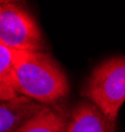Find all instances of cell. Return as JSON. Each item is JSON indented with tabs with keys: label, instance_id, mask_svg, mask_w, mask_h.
Returning a JSON list of instances; mask_svg holds the SVG:
<instances>
[{
	"label": "cell",
	"instance_id": "cell-1",
	"mask_svg": "<svg viewBox=\"0 0 125 132\" xmlns=\"http://www.w3.org/2000/svg\"><path fill=\"white\" fill-rule=\"evenodd\" d=\"M7 86L17 95L51 107L63 101L70 91L69 79L61 66L43 52H25Z\"/></svg>",
	"mask_w": 125,
	"mask_h": 132
},
{
	"label": "cell",
	"instance_id": "cell-2",
	"mask_svg": "<svg viewBox=\"0 0 125 132\" xmlns=\"http://www.w3.org/2000/svg\"><path fill=\"white\" fill-rule=\"evenodd\" d=\"M82 94L111 122L116 123L125 103V57H112L97 65L88 77Z\"/></svg>",
	"mask_w": 125,
	"mask_h": 132
},
{
	"label": "cell",
	"instance_id": "cell-3",
	"mask_svg": "<svg viewBox=\"0 0 125 132\" xmlns=\"http://www.w3.org/2000/svg\"><path fill=\"white\" fill-rule=\"evenodd\" d=\"M0 45L19 52H42L41 29L26 9L12 2H0Z\"/></svg>",
	"mask_w": 125,
	"mask_h": 132
},
{
	"label": "cell",
	"instance_id": "cell-4",
	"mask_svg": "<svg viewBox=\"0 0 125 132\" xmlns=\"http://www.w3.org/2000/svg\"><path fill=\"white\" fill-rule=\"evenodd\" d=\"M43 107V104L21 95L0 101V132H16Z\"/></svg>",
	"mask_w": 125,
	"mask_h": 132
},
{
	"label": "cell",
	"instance_id": "cell-5",
	"mask_svg": "<svg viewBox=\"0 0 125 132\" xmlns=\"http://www.w3.org/2000/svg\"><path fill=\"white\" fill-rule=\"evenodd\" d=\"M116 123L97 110L88 101H82L74 106L69 114L67 132H115Z\"/></svg>",
	"mask_w": 125,
	"mask_h": 132
},
{
	"label": "cell",
	"instance_id": "cell-6",
	"mask_svg": "<svg viewBox=\"0 0 125 132\" xmlns=\"http://www.w3.org/2000/svg\"><path fill=\"white\" fill-rule=\"evenodd\" d=\"M69 115L51 106H45L16 132H67Z\"/></svg>",
	"mask_w": 125,
	"mask_h": 132
},
{
	"label": "cell",
	"instance_id": "cell-7",
	"mask_svg": "<svg viewBox=\"0 0 125 132\" xmlns=\"http://www.w3.org/2000/svg\"><path fill=\"white\" fill-rule=\"evenodd\" d=\"M25 52H19L0 45V82L7 85L16 63L21 60Z\"/></svg>",
	"mask_w": 125,
	"mask_h": 132
},
{
	"label": "cell",
	"instance_id": "cell-8",
	"mask_svg": "<svg viewBox=\"0 0 125 132\" xmlns=\"http://www.w3.org/2000/svg\"><path fill=\"white\" fill-rule=\"evenodd\" d=\"M16 96H17V94L11 87H8L7 85L0 82V101H7V99H12Z\"/></svg>",
	"mask_w": 125,
	"mask_h": 132
}]
</instances>
